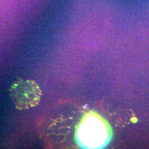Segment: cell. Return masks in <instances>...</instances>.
Listing matches in <instances>:
<instances>
[{"mask_svg": "<svg viewBox=\"0 0 149 149\" xmlns=\"http://www.w3.org/2000/svg\"><path fill=\"white\" fill-rule=\"evenodd\" d=\"M111 137V128L108 123L93 112L84 117L77 128V140L84 148H103L109 144Z\"/></svg>", "mask_w": 149, "mask_h": 149, "instance_id": "cell-1", "label": "cell"}, {"mask_svg": "<svg viewBox=\"0 0 149 149\" xmlns=\"http://www.w3.org/2000/svg\"><path fill=\"white\" fill-rule=\"evenodd\" d=\"M13 103L18 110H27L40 103L42 91L34 80L19 79L10 88Z\"/></svg>", "mask_w": 149, "mask_h": 149, "instance_id": "cell-2", "label": "cell"}]
</instances>
